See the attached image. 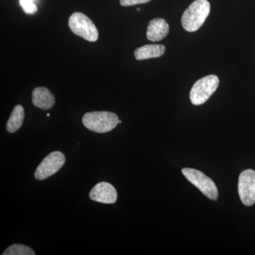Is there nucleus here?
Instances as JSON below:
<instances>
[{"label":"nucleus","mask_w":255,"mask_h":255,"mask_svg":"<svg viewBox=\"0 0 255 255\" xmlns=\"http://www.w3.org/2000/svg\"><path fill=\"white\" fill-rule=\"evenodd\" d=\"M211 11L208 0H196L189 5L182 16L183 28L187 31H197L204 24Z\"/></svg>","instance_id":"f257e3e1"},{"label":"nucleus","mask_w":255,"mask_h":255,"mask_svg":"<svg viewBox=\"0 0 255 255\" xmlns=\"http://www.w3.org/2000/svg\"><path fill=\"white\" fill-rule=\"evenodd\" d=\"M117 114L110 112H92L85 114L82 123L89 130L98 133H105L114 130L119 124Z\"/></svg>","instance_id":"f03ea898"},{"label":"nucleus","mask_w":255,"mask_h":255,"mask_svg":"<svg viewBox=\"0 0 255 255\" xmlns=\"http://www.w3.org/2000/svg\"><path fill=\"white\" fill-rule=\"evenodd\" d=\"M69 27L73 33L87 41L95 42L99 38V32L91 19L81 12H75L70 16Z\"/></svg>","instance_id":"7ed1b4c3"},{"label":"nucleus","mask_w":255,"mask_h":255,"mask_svg":"<svg viewBox=\"0 0 255 255\" xmlns=\"http://www.w3.org/2000/svg\"><path fill=\"white\" fill-rule=\"evenodd\" d=\"M219 79L216 75H211L196 81L190 91V100L194 105L205 103L217 90Z\"/></svg>","instance_id":"20e7f679"},{"label":"nucleus","mask_w":255,"mask_h":255,"mask_svg":"<svg viewBox=\"0 0 255 255\" xmlns=\"http://www.w3.org/2000/svg\"><path fill=\"white\" fill-rule=\"evenodd\" d=\"M184 177L194 184L209 199L216 201L219 197L217 187L212 179L201 171L195 169L184 168L182 170Z\"/></svg>","instance_id":"39448f33"},{"label":"nucleus","mask_w":255,"mask_h":255,"mask_svg":"<svg viewBox=\"0 0 255 255\" xmlns=\"http://www.w3.org/2000/svg\"><path fill=\"white\" fill-rule=\"evenodd\" d=\"M65 163V157L60 151H54L46 156L35 172V178L38 180H44L51 177L63 167Z\"/></svg>","instance_id":"423d86ee"},{"label":"nucleus","mask_w":255,"mask_h":255,"mask_svg":"<svg viewBox=\"0 0 255 255\" xmlns=\"http://www.w3.org/2000/svg\"><path fill=\"white\" fill-rule=\"evenodd\" d=\"M238 194L244 205L251 206L255 204V172L253 169H246L240 175Z\"/></svg>","instance_id":"0eeeda50"},{"label":"nucleus","mask_w":255,"mask_h":255,"mask_svg":"<svg viewBox=\"0 0 255 255\" xmlns=\"http://www.w3.org/2000/svg\"><path fill=\"white\" fill-rule=\"evenodd\" d=\"M92 201L103 204H114L117 200V189L108 182H100L92 188L90 193Z\"/></svg>","instance_id":"6e6552de"},{"label":"nucleus","mask_w":255,"mask_h":255,"mask_svg":"<svg viewBox=\"0 0 255 255\" xmlns=\"http://www.w3.org/2000/svg\"><path fill=\"white\" fill-rule=\"evenodd\" d=\"M169 29V24L164 18H153L148 23L146 36L149 41H160L167 36Z\"/></svg>","instance_id":"1a4fd4ad"},{"label":"nucleus","mask_w":255,"mask_h":255,"mask_svg":"<svg viewBox=\"0 0 255 255\" xmlns=\"http://www.w3.org/2000/svg\"><path fill=\"white\" fill-rule=\"evenodd\" d=\"M32 102L37 108L48 110L55 105L54 96L46 87H36L32 93Z\"/></svg>","instance_id":"9d476101"},{"label":"nucleus","mask_w":255,"mask_h":255,"mask_svg":"<svg viewBox=\"0 0 255 255\" xmlns=\"http://www.w3.org/2000/svg\"><path fill=\"white\" fill-rule=\"evenodd\" d=\"M164 52L165 47L163 45H145L137 48L134 52V55L137 60H143L159 58L164 55Z\"/></svg>","instance_id":"9b49d317"},{"label":"nucleus","mask_w":255,"mask_h":255,"mask_svg":"<svg viewBox=\"0 0 255 255\" xmlns=\"http://www.w3.org/2000/svg\"><path fill=\"white\" fill-rule=\"evenodd\" d=\"M25 113L21 105H16L11 112L9 120L6 123V130L10 133H14L21 127L24 120Z\"/></svg>","instance_id":"f8f14e48"},{"label":"nucleus","mask_w":255,"mask_h":255,"mask_svg":"<svg viewBox=\"0 0 255 255\" xmlns=\"http://www.w3.org/2000/svg\"><path fill=\"white\" fill-rule=\"evenodd\" d=\"M36 253L29 247L23 245L14 244L9 247L3 253V255H35Z\"/></svg>","instance_id":"ddd939ff"},{"label":"nucleus","mask_w":255,"mask_h":255,"mask_svg":"<svg viewBox=\"0 0 255 255\" xmlns=\"http://www.w3.org/2000/svg\"><path fill=\"white\" fill-rule=\"evenodd\" d=\"M33 1L34 0H19V4L26 14H33L38 11V8Z\"/></svg>","instance_id":"4468645a"},{"label":"nucleus","mask_w":255,"mask_h":255,"mask_svg":"<svg viewBox=\"0 0 255 255\" xmlns=\"http://www.w3.org/2000/svg\"><path fill=\"white\" fill-rule=\"evenodd\" d=\"M151 0H120V4L123 6H132V5L145 4Z\"/></svg>","instance_id":"2eb2a0df"},{"label":"nucleus","mask_w":255,"mask_h":255,"mask_svg":"<svg viewBox=\"0 0 255 255\" xmlns=\"http://www.w3.org/2000/svg\"><path fill=\"white\" fill-rule=\"evenodd\" d=\"M122 121L119 120V124H122Z\"/></svg>","instance_id":"dca6fc26"},{"label":"nucleus","mask_w":255,"mask_h":255,"mask_svg":"<svg viewBox=\"0 0 255 255\" xmlns=\"http://www.w3.org/2000/svg\"><path fill=\"white\" fill-rule=\"evenodd\" d=\"M47 117H50V114H47Z\"/></svg>","instance_id":"f3484780"}]
</instances>
